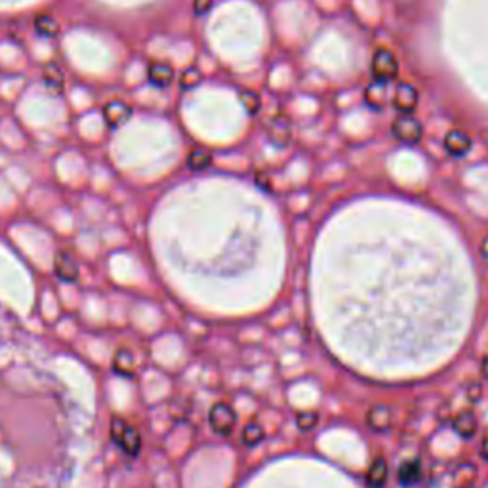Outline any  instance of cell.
Masks as SVG:
<instances>
[{
  "instance_id": "6",
  "label": "cell",
  "mask_w": 488,
  "mask_h": 488,
  "mask_svg": "<svg viewBox=\"0 0 488 488\" xmlns=\"http://www.w3.org/2000/svg\"><path fill=\"white\" fill-rule=\"evenodd\" d=\"M265 134H267V140H269L271 145L283 149V147H286L288 143L292 142V122H290V119H288L286 115H275V117L267 122Z\"/></svg>"
},
{
  "instance_id": "3",
  "label": "cell",
  "mask_w": 488,
  "mask_h": 488,
  "mask_svg": "<svg viewBox=\"0 0 488 488\" xmlns=\"http://www.w3.org/2000/svg\"><path fill=\"white\" fill-rule=\"evenodd\" d=\"M391 134L405 145H418L423 137V124L414 115H398L391 124Z\"/></svg>"
},
{
  "instance_id": "5",
  "label": "cell",
  "mask_w": 488,
  "mask_h": 488,
  "mask_svg": "<svg viewBox=\"0 0 488 488\" xmlns=\"http://www.w3.org/2000/svg\"><path fill=\"white\" fill-rule=\"evenodd\" d=\"M420 103V92L410 83H398L391 96V106L401 115H412Z\"/></svg>"
},
{
  "instance_id": "9",
  "label": "cell",
  "mask_w": 488,
  "mask_h": 488,
  "mask_svg": "<svg viewBox=\"0 0 488 488\" xmlns=\"http://www.w3.org/2000/svg\"><path fill=\"white\" fill-rule=\"evenodd\" d=\"M443 145H444V151H446L451 157L462 158V157H466L467 153L473 149V137L467 134V132H464V130L454 128V130H448V132H446V135H444V140H443Z\"/></svg>"
},
{
  "instance_id": "18",
  "label": "cell",
  "mask_w": 488,
  "mask_h": 488,
  "mask_svg": "<svg viewBox=\"0 0 488 488\" xmlns=\"http://www.w3.org/2000/svg\"><path fill=\"white\" fill-rule=\"evenodd\" d=\"M428 488H452V471L448 464L437 462L428 475Z\"/></svg>"
},
{
  "instance_id": "1",
  "label": "cell",
  "mask_w": 488,
  "mask_h": 488,
  "mask_svg": "<svg viewBox=\"0 0 488 488\" xmlns=\"http://www.w3.org/2000/svg\"><path fill=\"white\" fill-rule=\"evenodd\" d=\"M111 439L119 444L124 454L128 456H137L142 451V433L140 429L134 428L132 423H128L124 418H113L111 421Z\"/></svg>"
},
{
  "instance_id": "8",
  "label": "cell",
  "mask_w": 488,
  "mask_h": 488,
  "mask_svg": "<svg viewBox=\"0 0 488 488\" xmlns=\"http://www.w3.org/2000/svg\"><path fill=\"white\" fill-rule=\"evenodd\" d=\"M132 115H134L132 106L126 103V101H122V99H111V101H107L106 106L101 107L103 122H106L107 128H111V130L121 128L124 122H128L132 119Z\"/></svg>"
},
{
  "instance_id": "2",
  "label": "cell",
  "mask_w": 488,
  "mask_h": 488,
  "mask_svg": "<svg viewBox=\"0 0 488 488\" xmlns=\"http://www.w3.org/2000/svg\"><path fill=\"white\" fill-rule=\"evenodd\" d=\"M370 73H372V81L387 84L393 83L398 76V61L395 53L387 50L385 46H378L370 60Z\"/></svg>"
},
{
  "instance_id": "31",
  "label": "cell",
  "mask_w": 488,
  "mask_h": 488,
  "mask_svg": "<svg viewBox=\"0 0 488 488\" xmlns=\"http://www.w3.org/2000/svg\"><path fill=\"white\" fill-rule=\"evenodd\" d=\"M479 252L485 260H488V235L481 241V246H479Z\"/></svg>"
},
{
  "instance_id": "28",
  "label": "cell",
  "mask_w": 488,
  "mask_h": 488,
  "mask_svg": "<svg viewBox=\"0 0 488 488\" xmlns=\"http://www.w3.org/2000/svg\"><path fill=\"white\" fill-rule=\"evenodd\" d=\"M255 185H258V187H262L263 191H273L271 178L265 172H255Z\"/></svg>"
},
{
  "instance_id": "16",
  "label": "cell",
  "mask_w": 488,
  "mask_h": 488,
  "mask_svg": "<svg viewBox=\"0 0 488 488\" xmlns=\"http://www.w3.org/2000/svg\"><path fill=\"white\" fill-rule=\"evenodd\" d=\"M421 481V460L410 458L405 460L398 467V485L405 488L416 487Z\"/></svg>"
},
{
  "instance_id": "15",
  "label": "cell",
  "mask_w": 488,
  "mask_h": 488,
  "mask_svg": "<svg viewBox=\"0 0 488 488\" xmlns=\"http://www.w3.org/2000/svg\"><path fill=\"white\" fill-rule=\"evenodd\" d=\"M452 429L456 431L460 439H473L479 431V421L471 410H462L452 418Z\"/></svg>"
},
{
  "instance_id": "25",
  "label": "cell",
  "mask_w": 488,
  "mask_h": 488,
  "mask_svg": "<svg viewBox=\"0 0 488 488\" xmlns=\"http://www.w3.org/2000/svg\"><path fill=\"white\" fill-rule=\"evenodd\" d=\"M319 421H321V416H319V412H313V410H305V412H300L296 416V426L301 431H313L319 426Z\"/></svg>"
},
{
  "instance_id": "29",
  "label": "cell",
  "mask_w": 488,
  "mask_h": 488,
  "mask_svg": "<svg viewBox=\"0 0 488 488\" xmlns=\"http://www.w3.org/2000/svg\"><path fill=\"white\" fill-rule=\"evenodd\" d=\"M479 456H481V460L488 462V435L482 439L481 448H479Z\"/></svg>"
},
{
  "instance_id": "4",
  "label": "cell",
  "mask_w": 488,
  "mask_h": 488,
  "mask_svg": "<svg viewBox=\"0 0 488 488\" xmlns=\"http://www.w3.org/2000/svg\"><path fill=\"white\" fill-rule=\"evenodd\" d=\"M237 420H239L237 412L229 403H216L208 412L210 429L219 437L233 435L235 428H237Z\"/></svg>"
},
{
  "instance_id": "13",
  "label": "cell",
  "mask_w": 488,
  "mask_h": 488,
  "mask_svg": "<svg viewBox=\"0 0 488 488\" xmlns=\"http://www.w3.org/2000/svg\"><path fill=\"white\" fill-rule=\"evenodd\" d=\"M147 78L153 86L157 88H166L174 83L176 78V73H174V67L170 63L166 61H151L147 65Z\"/></svg>"
},
{
  "instance_id": "14",
  "label": "cell",
  "mask_w": 488,
  "mask_h": 488,
  "mask_svg": "<svg viewBox=\"0 0 488 488\" xmlns=\"http://www.w3.org/2000/svg\"><path fill=\"white\" fill-rule=\"evenodd\" d=\"M42 84L53 96H61L65 92V73L56 61L46 63L42 69Z\"/></svg>"
},
{
  "instance_id": "24",
  "label": "cell",
  "mask_w": 488,
  "mask_h": 488,
  "mask_svg": "<svg viewBox=\"0 0 488 488\" xmlns=\"http://www.w3.org/2000/svg\"><path fill=\"white\" fill-rule=\"evenodd\" d=\"M203 83V73L199 67H187L180 75V88L181 90H193L199 84Z\"/></svg>"
},
{
  "instance_id": "17",
  "label": "cell",
  "mask_w": 488,
  "mask_h": 488,
  "mask_svg": "<svg viewBox=\"0 0 488 488\" xmlns=\"http://www.w3.org/2000/svg\"><path fill=\"white\" fill-rule=\"evenodd\" d=\"M387 477H389V466L383 456H376L374 462L370 464L367 473V485L370 488H383L387 485Z\"/></svg>"
},
{
  "instance_id": "10",
  "label": "cell",
  "mask_w": 488,
  "mask_h": 488,
  "mask_svg": "<svg viewBox=\"0 0 488 488\" xmlns=\"http://www.w3.org/2000/svg\"><path fill=\"white\" fill-rule=\"evenodd\" d=\"M452 488H473L479 477V467L471 460H462L451 466Z\"/></svg>"
},
{
  "instance_id": "21",
  "label": "cell",
  "mask_w": 488,
  "mask_h": 488,
  "mask_svg": "<svg viewBox=\"0 0 488 488\" xmlns=\"http://www.w3.org/2000/svg\"><path fill=\"white\" fill-rule=\"evenodd\" d=\"M113 368L117 374L132 378L135 372V357L130 349H119L113 357Z\"/></svg>"
},
{
  "instance_id": "23",
  "label": "cell",
  "mask_w": 488,
  "mask_h": 488,
  "mask_svg": "<svg viewBox=\"0 0 488 488\" xmlns=\"http://www.w3.org/2000/svg\"><path fill=\"white\" fill-rule=\"evenodd\" d=\"M239 99H241V106L244 107V111H246L250 117H254V115H258L260 111H262V98H260V94L254 90H241L239 92Z\"/></svg>"
},
{
  "instance_id": "27",
  "label": "cell",
  "mask_w": 488,
  "mask_h": 488,
  "mask_svg": "<svg viewBox=\"0 0 488 488\" xmlns=\"http://www.w3.org/2000/svg\"><path fill=\"white\" fill-rule=\"evenodd\" d=\"M214 6V0H193V12L195 15L208 14Z\"/></svg>"
},
{
  "instance_id": "20",
  "label": "cell",
  "mask_w": 488,
  "mask_h": 488,
  "mask_svg": "<svg viewBox=\"0 0 488 488\" xmlns=\"http://www.w3.org/2000/svg\"><path fill=\"white\" fill-rule=\"evenodd\" d=\"M187 168L193 170V172H204L206 168H210L212 162H214V157L208 149H203V147H195V149L189 151L187 155Z\"/></svg>"
},
{
  "instance_id": "7",
  "label": "cell",
  "mask_w": 488,
  "mask_h": 488,
  "mask_svg": "<svg viewBox=\"0 0 488 488\" xmlns=\"http://www.w3.org/2000/svg\"><path fill=\"white\" fill-rule=\"evenodd\" d=\"M393 420H395V410L389 405H372L367 410L364 416V423L368 429H372L374 433H387L393 428Z\"/></svg>"
},
{
  "instance_id": "19",
  "label": "cell",
  "mask_w": 488,
  "mask_h": 488,
  "mask_svg": "<svg viewBox=\"0 0 488 488\" xmlns=\"http://www.w3.org/2000/svg\"><path fill=\"white\" fill-rule=\"evenodd\" d=\"M33 27H35V33H37V35L46 38H56L61 33L60 22L50 14L35 15V19H33Z\"/></svg>"
},
{
  "instance_id": "11",
  "label": "cell",
  "mask_w": 488,
  "mask_h": 488,
  "mask_svg": "<svg viewBox=\"0 0 488 488\" xmlns=\"http://www.w3.org/2000/svg\"><path fill=\"white\" fill-rule=\"evenodd\" d=\"M53 271L65 283H75L78 278V263L71 250H60L53 258Z\"/></svg>"
},
{
  "instance_id": "12",
  "label": "cell",
  "mask_w": 488,
  "mask_h": 488,
  "mask_svg": "<svg viewBox=\"0 0 488 488\" xmlns=\"http://www.w3.org/2000/svg\"><path fill=\"white\" fill-rule=\"evenodd\" d=\"M364 103H367L372 111H383L385 107L389 106V84L387 83H378L372 81L364 88Z\"/></svg>"
},
{
  "instance_id": "30",
  "label": "cell",
  "mask_w": 488,
  "mask_h": 488,
  "mask_svg": "<svg viewBox=\"0 0 488 488\" xmlns=\"http://www.w3.org/2000/svg\"><path fill=\"white\" fill-rule=\"evenodd\" d=\"M481 376L485 380H488V353H485L481 361Z\"/></svg>"
},
{
  "instance_id": "22",
  "label": "cell",
  "mask_w": 488,
  "mask_h": 488,
  "mask_svg": "<svg viewBox=\"0 0 488 488\" xmlns=\"http://www.w3.org/2000/svg\"><path fill=\"white\" fill-rule=\"evenodd\" d=\"M242 443L246 444V446H258V444L262 443L263 439H265V429H263L262 423H258V421H250V423H246L244 426V429H242Z\"/></svg>"
},
{
  "instance_id": "26",
  "label": "cell",
  "mask_w": 488,
  "mask_h": 488,
  "mask_svg": "<svg viewBox=\"0 0 488 488\" xmlns=\"http://www.w3.org/2000/svg\"><path fill=\"white\" fill-rule=\"evenodd\" d=\"M466 397L469 403H477L482 398V383L481 382H469L466 385Z\"/></svg>"
}]
</instances>
